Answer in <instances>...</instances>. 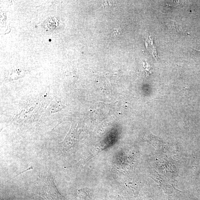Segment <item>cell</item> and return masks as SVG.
I'll return each mask as SVG.
<instances>
[{"label":"cell","instance_id":"cell-1","mask_svg":"<svg viewBox=\"0 0 200 200\" xmlns=\"http://www.w3.org/2000/svg\"><path fill=\"white\" fill-rule=\"evenodd\" d=\"M36 193L46 200H65L58 190L51 173L46 171L37 178L35 185Z\"/></svg>","mask_w":200,"mask_h":200},{"label":"cell","instance_id":"cell-2","mask_svg":"<svg viewBox=\"0 0 200 200\" xmlns=\"http://www.w3.org/2000/svg\"><path fill=\"white\" fill-rule=\"evenodd\" d=\"M193 49L194 51H195V52L197 53V54H199V55L200 56V51H199V50H197L194 49Z\"/></svg>","mask_w":200,"mask_h":200}]
</instances>
